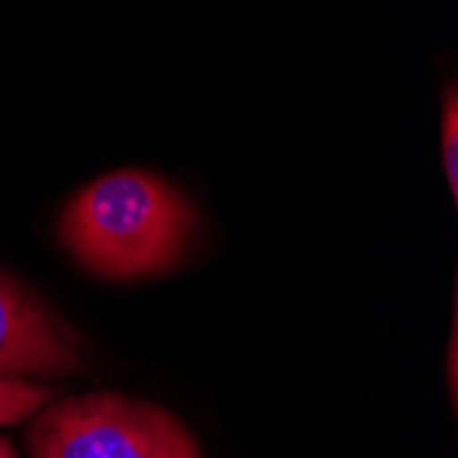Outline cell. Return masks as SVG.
I'll use <instances>...</instances> for the list:
<instances>
[{
    "label": "cell",
    "instance_id": "cell-1",
    "mask_svg": "<svg viewBox=\"0 0 458 458\" xmlns=\"http://www.w3.org/2000/svg\"><path fill=\"white\" fill-rule=\"evenodd\" d=\"M198 217L187 198L146 171H115L82 187L61 215V239L89 269L132 280L171 269Z\"/></svg>",
    "mask_w": 458,
    "mask_h": 458
},
{
    "label": "cell",
    "instance_id": "cell-2",
    "mask_svg": "<svg viewBox=\"0 0 458 458\" xmlns=\"http://www.w3.org/2000/svg\"><path fill=\"white\" fill-rule=\"evenodd\" d=\"M28 447L30 458H203L171 411L115 393L38 409Z\"/></svg>",
    "mask_w": 458,
    "mask_h": 458
},
{
    "label": "cell",
    "instance_id": "cell-3",
    "mask_svg": "<svg viewBox=\"0 0 458 458\" xmlns=\"http://www.w3.org/2000/svg\"><path fill=\"white\" fill-rule=\"evenodd\" d=\"M80 338L30 288L0 272V377L82 370Z\"/></svg>",
    "mask_w": 458,
    "mask_h": 458
},
{
    "label": "cell",
    "instance_id": "cell-4",
    "mask_svg": "<svg viewBox=\"0 0 458 458\" xmlns=\"http://www.w3.org/2000/svg\"><path fill=\"white\" fill-rule=\"evenodd\" d=\"M53 395V387L36 385L20 377H0V426H14L30 418Z\"/></svg>",
    "mask_w": 458,
    "mask_h": 458
},
{
    "label": "cell",
    "instance_id": "cell-5",
    "mask_svg": "<svg viewBox=\"0 0 458 458\" xmlns=\"http://www.w3.org/2000/svg\"><path fill=\"white\" fill-rule=\"evenodd\" d=\"M442 165L453 198L458 195V97L450 86L442 113Z\"/></svg>",
    "mask_w": 458,
    "mask_h": 458
},
{
    "label": "cell",
    "instance_id": "cell-6",
    "mask_svg": "<svg viewBox=\"0 0 458 458\" xmlns=\"http://www.w3.org/2000/svg\"><path fill=\"white\" fill-rule=\"evenodd\" d=\"M0 458H14L12 445H9V439H4V437H0Z\"/></svg>",
    "mask_w": 458,
    "mask_h": 458
}]
</instances>
